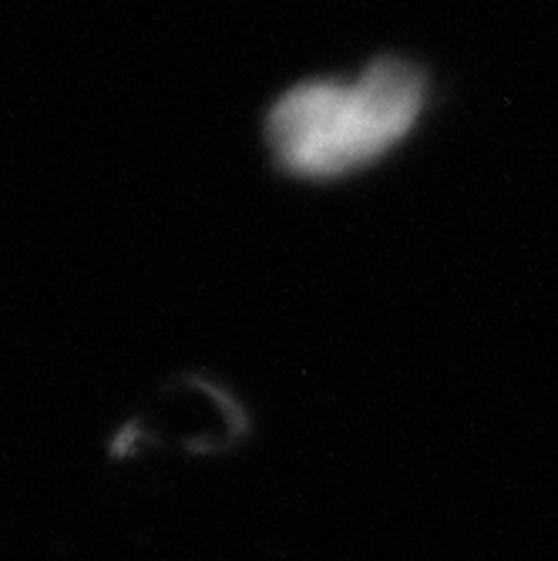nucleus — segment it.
Returning a JSON list of instances; mask_svg holds the SVG:
<instances>
[{
	"mask_svg": "<svg viewBox=\"0 0 558 561\" xmlns=\"http://www.w3.org/2000/svg\"><path fill=\"white\" fill-rule=\"evenodd\" d=\"M424 105V71L380 58L350 81H303L280 94L266 115V145L286 175L330 182L394 151L411 135Z\"/></svg>",
	"mask_w": 558,
	"mask_h": 561,
	"instance_id": "1",
	"label": "nucleus"
}]
</instances>
